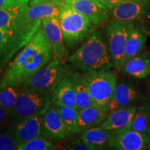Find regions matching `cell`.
Wrapping results in <instances>:
<instances>
[{"instance_id": "cell-31", "label": "cell", "mask_w": 150, "mask_h": 150, "mask_svg": "<svg viewBox=\"0 0 150 150\" xmlns=\"http://www.w3.org/2000/svg\"><path fill=\"white\" fill-rule=\"evenodd\" d=\"M29 0H0V8L9 9L24 6L29 4Z\"/></svg>"}, {"instance_id": "cell-16", "label": "cell", "mask_w": 150, "mask_h": 150, "mask_svg": "<svg viewBox=\"0 0 150 150\" xmlns=\"http://www.w3.org/2000/svg\"><path fill=\"white\" fill-rule=\"evenodd\" d=\"M141 94L138 86L129 83H120L116 86L115 91L108 104V112L117 108L141 104Z\"/></svg>"}, {"instance_id": "cell-17", "label": "cell", "mask_w": 150, "mask_h": 150, "mask_svg": "<svg viewBox=\"0 0 150 150\" xmlns=\"http://www.w3.org/2000/svg\"><path fill=\"white\" fill-rule=\"evenodd\" d=\"M51 102L54 106L76 108V93L72 74L65 75L59 82L52 94Z\"/></svg>"}, {"instance_id": "cell-18", "label": "cell", "mask_w": 150, "mask_h": 150, "mask_svg": "<svg viewBox=\"0 0 150 150\" xmlns=\"http://www.w3.org/2000/svg\"><path fill=\"white\" fill-rule=\"evenodd\" d=\"M137 108L138 106L133 105L112 110L108 112L100 127L110 131L128 127L136 114Z\"/></svg>"}, {"instance_id": "cell-6", "label": "cell", "mask_w": 150, "mask_h": 150, "mask_svg": "<svg viewBox=\"0 0 150 150\" xmlns=\"http://www.w3.org/2000/svg\"><path fill=\"white\" fill-rule=\"evenodd\" d=\"M59 18L64 41L67 46L74 45L88 35L91 22L70 7L65 5Z\"/></svg>"}, {"instance_id": "cell-3", "label": "cell", "mask_w": 150, "mask_h": 150, "mask_svg": "<svg viewBox=\"0 0 150 150\" xmlns=\"http://www.w3.org/2000/svg\"><path fill=\"white\" fill-rule=\"evenodd\" d=\"M82 77L95 106L108 112V104L117 84L116 74L110 70H101L86 72Z\"/></svg>"}, {"instance_id": "cell-26", "label": "cell", "mask_w": 150, "mask_h": 150, "mask_svg": "<svg viewBox=\"0 0 150 150\" xmlns=\"http://www.w3.org/2000/svg\"><path fill=\"white\" fill-rule=\"evenodd\" d=\"M22 91L21 85L0 87V104L8 114L13 108Z\"/></svg>"}, {"instance_id": "cell-37", "label": "cell", "mask_w": 150, "mask_h": 150, "mask_svg": "<svg viewBox=\"0 0 150 150\" xmlns=\"http://www.w3.org/2000/svg\"><path fill=\"white\" fill-rule=\"evenodd\" d=\"M148 135L150 136V122H149V130H148Z\"/></svg>"}, {"instance_id": "cell-34", "label": "cell", "mask_w": 150, "mask_h": 150, "mask_svg": "<svg viewBox=\"0 0 150 150\" xmlns=\"http://www.w3.org/2000/svg\"><path fill=\"white\" fill-rule=\"evenodd\" d=\"M46 1H64V0H29V4H34Z\"/></svg>"}, {"instance_id": "cell-33", "label": "cell", "mask_w": 150, "mask_h": 150, "mask_svg": "<svg viewBox=\"0 0 150 150\" xmlns=\"http://www.w3.org/2000/svg\"><path fill=\"white\" fill-rule=\"evenodd\" d=\"M98 1L106 6L110 11L112 8H114L116 5H117L118 4L124 1H126V0H98Z\"/></svg>"}, {"instance_id": "cell-14", "label": "cell", "mask_w": 150, "mask_h": 150, "mask_svg": "<svg viewBox=\"0 0 150 150\" xmlns=\"http://www.w3.org/2000/svg\"><path fill=\"white\" fill-rule=\"evenodd\" d=\"M149 8V0H126L110 11L113 20L134 22L145 16Z\"/></svg>"}, {"instance_id": "cell-29", "label": "cell", "mask_w": 150, "mask_h": 150, "mask_svg": "<svg viewBox=\"0 0 150 150\" xmlns=\"http://www.w3.org/2000/svg\"><path fill=\"white\" fill-rule=\"evenodd\" d=\"M18 143L10 125L0 131V150H16Z\"/></svg>"}, {"instance_id": "cell-1", "label": "cell", "mask_w": 150, "mask_h": 150, "mask_svg": "<svg viewBox=\"0 0 150 150\" xmlns=\"http://www.w3.org/2000/svg\"><path fill=\"white\" fill-rule=\"evenodd\" d=\"M53 58L51 46L40 23L31 39L9 63L1 80L0 87L21 85Z\"/></svg>"}, {"instance_id": "cell-4", "label": "cell", "mask_w": 150, "mask_h": 150, "mask_svg": "<svg viewBox=\"0 0 150 150\" xmlns=\"http://www.w3.org/2000/svg\"><path fill=\"white\" fill-rule=\"evenodd\" d=\"M52 93L35 88L22 89L13 108L9 112L10 119L42 116L52 105Z\"/></svg>"}, {"instance_id": "cell-25", "label": "cell", "mask_w": 150, "mask_h": 150, "mask_svg": "<svg viewBox=\"0 0 150 150\" xmlns=\"http://www.w3.org/2000/svg\"><path fill=\"white\" fill-rule=\"evenodd\" d=\"M150 122V106L142 102L137 108L136 114L129 127L138 132L148 134Z\"/></svg>"}, {"instance_id": "cell-35", "label": "cell", "mask_w": 150, "mask_h": 150, "mask_svg": "<svg viewBox=\"0 0 150 150\" xmlns=\"http://www.w3.org/2000/svg\"><path fill=\"white\" fill-rule=\"evenodd\" d=\"M147 92H148V95H149V97L150 99V81H149V83H148V85H147Z\"/></svg>"}, {"instance_id": "cell-8", "label": "cell", "mask_w": 150, "mask_h": 150, "mask_svg": "<svg viewBox=\"0 0 150 150\" xmlns=\"http://www.w3.org/2000/svg\"><path fill=\"white\" fill-rule=\"evenodd\" d=\"M149 138L148 134L138 132L127 127L112 131L109 147L119 150L147 149Z\"/></svg>"}, {"instance_id": "cell-32", "label": "cell", "mask_w": 150, "mask_h": 150, "mask_svg": "<svg viewBox=\"0 0 150 150\" xmlns=\"http://www.w3.org/2000/svg\"><path fill=\"white\" fill-rule=\"evenodd\" d=\"M9 114L0 104V131L6 128L9 125Z\"/></svg>"}, {"instance_id": "cell-9", "label": "cell", "mask_w": 150, "mask_h": 150, "mask_svg": "<svg viewBox=\"0 0 150 150\" xmlns=\"http://www.w3.org/2000/svg\"><path fill=\"white\" fill-rule=\"evenodd\" d=\"M64 3L95 25L104 24L109 19L110 10L98 0H64Z\"/></svg>"}, {"instance_id": "cell-36", "label": "cell", "mask_w": 150, "mask_h": 150, "mask_svg": "<svg viewBox=\"0 0 150 150\" xmlns=\"http://www.w3.org/2000/svg\"><path fill=\"white\" fill-rule=\"evenodd\" d=\"M147 149H149L150 150V136H149V141H148Z\"/></svg>"}, {"instance_id": "cell-38", "label": "cell", "mask_w": 150, "mask_h": 150, "mask_svg": "<svg viewBox=\"0 0 150 150\" xmlns=\"http://www.w3.org/2000/svg\"><path fill=\"white\" fill-rule=\"evenodd\" d=\"M147 35H149V36H150V31H148V32H147Z\"/></svg>"}, {"instance_id": "cell-22", "label": "cell", "mask_w": 150, "mask_h": 150, "mask_svg": "<svg viewBox=\"0 0 150 150\" xmlns=\"http://www.w3.org/2000/svg\"><path fill=\"white\" fill-rule=\"evenodd\" d=\"M112 131L106 130L101 127H95L81 133V138L93 150L105 149L109 147Z\"/></svg>"}, {"instance_id": "cell-2", "label": "cell", "mask_w": 150, "mask_h": 150, "mask_svg": "<svg viewBox=\"0 0 150 150\" xmlns=\"http://www.w3.org/2000/svg\"><path fill=\"white\" fill-rule=\"evenodd\" d=\"M67 61L74 68L86 73L110 70L113 65L106 45L95 33L69 56Z\"/></svg>"}, {"instance_id": "cell-23", "label": "cell", "mask_w": 150, "mask_h": 150, "mask_svg": "<svg viewBox=\"0 0 150 150\" xmlns=\"http://www.w3.org/2000/svg\"><path fill=\"white\" fill-rule=\"evenodd\" d=\"M147 33L140 28L134 27L131 29L125 46V61L142 53L147 42Z\"/></svg>"}, {"instance_id": "cell-10", "label": "cell", "mask_w": 150, "mask_h": 150, "mask_svg": "<svg viewBox=\"0 0 150 150\" xmlns=\"http://www.w3.org/2000/svg\"><path fill=\"white\" fill-rule=\"evenodd\" d=\"M41 122L43 137L54 143L65 141L71 136L54 105L41 116Z\"/></svg>"}, {"instance_id": "cell-27", "label": "cell", "mask_w": 150, "mask_h": 150, "mask_svg": "<svg viewBox=\"0 0 150 150\" xmlns=\"http://www.w3.org/2000/svg\"><path fill=\"white\" fill-rule=\"evenodd\" d=\"M71 135L77 134L79 110L70 106H54Z\"/></svg>"}, {"instance_id": "cell-21", "label": "cell", "mask_w": 150, "mask_h": 150, "mask_svg": "<svg viewBox=\"0 0 150 150\" xmlns=\"http://www.w3.org/2000/svg\"><path fill=\"white\" fill-rule=\"evenodd\" d=\"M124 72L132 77L142 79L150 74V53L142 52L125 61L122 68Z\"/></svg>"}, {"instance_id": "cell-15", "label": "cell", "mask_w": 150, "mask_h": 150, "mask_svg": "<svg viewBox=\"0 0 150 150\" xmlns=\"http://www.w3.org/2000/svg\"><path fill=\"white\" fill-rule=\"evenodd\" d=\"M34 33L0 28V60L6 61L10 59L14 52L27 44Z\"/></svg>"}, {"instance_id": "cell-13", "label": "cell", "mask_w": 150, "mask_h": 150, "mask_svg": "<svg viewBox=\"0 0 150 150\" xmlns=\"http://www.w3.org/2000/svg\"><path fill=\"white\" fill-rule=\"evenodd\" d=\"M65 7L64 1H46L28 4L22 14V20L28 24H39L45 18L59 16Z\"/></svg>"}, {"instance_id": "cell-28", "label": "cell", "mask_w": 150, "mask_h": 150, "mask_svg": "<svg viewBox=\"0 0 150 150\" xmlns=\"http://www.w3.org/2000/svg\"><path fill=\"white\" fill-rule=\"evenodd\" d=\"M58 146L47 138L40 137L29 140L27 142L18 144V150H54L57 149Z\"/></svg>"}, {"instance_id": "cell-19", "label": "cell", "mask_w": 150, "mask_h": 150, "mask_svg": "<svg viewBox=\"0 0 150 150\" xmlns=\"http://www.w3.org/2000/svg\"><path fill=\"white\" fill-rule=\"evenodd\" d=\"M27 6V5L14 8H0V28L6 30L34 33L37 28L29 27L22 20V14Z\"/></svg>"}, {"instance_id": "cell-20", "label": "cell", "mask_w": 150, "mask_h": 150, "mask_svg": "<svg viewBox=\"0 0 150 150\" xmlns=\"http://www.w3.org/2000/svg\"><path fill=\"white\" fill-rule=\"evenodd\" d=\"M108 113L96 106H91L79 110L77 121V134L101 125L106 119Z\"/></svg>"}, {"instance_id": "cell-11", "label": "cell", "mask_w": 150, "mask_h": 150, "mask_svg": "<svg viewBox=\"0 0 150 150\" xmlns=\"http://www.w3.org/2000/svg\"><path fill=\"white\" fill-rule=\"evenodd\" d=\"M9 125L13 131L18 144L35 138L43 137L42 122L40 115L10 119Z\"/></svg>"}, {"instance_id": "cell-5", "label": "cell", "mask_w": 150, "mask_h": 150, "mask_svg": "<svg viewBox=\"0 0 150 150\" xmlns=\"http://www.w3.org/2000/svg\"><path fill=\"white\" fill-rule=\"evenodd\" d=\"M133 23L112 19L106 27L108 52L112 65L117 70L122 68L125 63V46L127 38L134 28Z\"/></svg>"}, {"instance_id": "cell-30", "label": "cell", "mask_w": 150, "mask_h": 150, "mask_svg": "<svg viewBox=\"0 0 150 150\" xmlns=\"http://www.w3.org/2000/svg\"><path fill=\"white\" fill-rule=\"evenodd\" d=\"M63 149L69 150H93L88 145L82 140V138H74L70 142L62 146Z\"/></svg>"}, {"instance_id": "cell-24", "label": "cell", "mask_w": 150, "mask_h": 150, "mask_svg": "<svg viewBox=\"0 0 150 150\" xmlns=\"http://www.w3.org/2000/svg\"><path fill=\"white\" fill-rule=\"evenodd\" d=\"M76 93V106L79 110L91 106H95L84 83L83 77L78 74H72Z\"/></svg>"}, {"instance_id": "cell-7", "label": "cell", "mask_w": 150, "mask_h": 150, "mask_svg": "<svg viewBox=\"0 0 150 150\" xmlns=\"http://www.w3.org/2000/svg\"><path fill=\"white\" fill-rule=\"evenodd\" d=\"M65 67L59 60L53 59L21 83L22 89L35 88L53 93L65 76Z\"/></svg>"}, {"instance_id": "cell-12", "label": "cell", "mask_w": 150, "mask_h": 150, "mask_svg": "<svg viewBox=\"0 0 150 150\" xmlns=\"http://www.w3.org/2000/svg\"><path fill=\"white\" fill-rule=\"evenodd\" d=\"M43 30L51 46L54 58L61 61L68 54L59 16L45 18L41 20Z\"/></svg>"}]
</instances>
